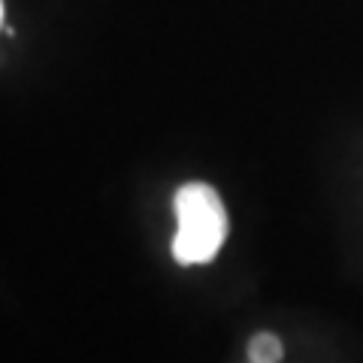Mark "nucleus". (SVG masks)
Returning a JSON list of instances; mask_svg holds the SVG:
<instances>
[{
	"label": "nucleus",
	"mask_w": 363,
	"mask_h": 363,
	"mask_svg": "<svg viewBox=\"0 0 363 363\" xmlns=\"http://www.w3.org/2000/svg\"><path fill=\"white\" fill-rule=\"evenodd\" d=\"M179 230L173 236V257L182 267L209 264L227 240V212L218 191L206 182H188L176 191Z\"/></svg>",
	"instance_id": "1"
},
{
	"label": "nucleus",
	"mask_w": 363,
	"mask_h": 363,
	"mask_svg": "<svg viewBox=\"0 0 363 363\" xmlns=\"http://www.w3.org/2000/svg\"><path fill=\"white\" fill-rule=\"evenodd\" d=\"M281 354H285L281 339L272 333H257V336H252V342H248V357H252V363H279Z\"/></svg>",
	"instance_id": "2"
},
{
	"label": "nucleus",
	"mask_w": 363,
	"mask_h": 363,
	"mask_svg": "<svg viewBox=\"0 0 363 363\" xmlns=\"http://www.w3.org/2000/svg\"><path fill=\"white\" fill-rule=\"evenodd\" d=\"M0 21H4V4H0Z\"/></svg>",
	"instance_id": "3"
}]
</instances>
